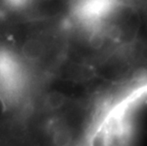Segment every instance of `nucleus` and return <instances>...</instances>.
<instances>
[{
    "instance_id": "1",
    "label": "nucleus",
    "mask_w": 147,
    "mask_h": 146,
    "mask_svg": "<svg viewBox=\"0 0 147 146\" xmlns=\"http://www.w3.org/2000/svg\"><path fill=\"white\" fill-rule=\"evenodd\" d=\"M45 49V44L43 41L37 38H30L24 42L21 52L28 61L36 62L43 57Z\"/></svg>"
},
{
    "instance_id": "2",
    "label": "nucleus",
    "mask_w": 147,
    "mask_h": 146,
    "mask_svg": "<svg viewBox=\"0 0 147 146\" xmlns=\"http://www.w3.org/2000/svg\"><path fill=\"white\" fill-rule=\"evenodd\" d=\"M67 102V97L61 92H49L45 98V105L48 109L54 111L62 108Z\"/></svg>"
},
{
    "instance_id": "4",
    "label": "nucleus",
    "mask_w": 147,
    "mask_h": 146,
    "mask_svg": "<svg viewBox=\"0 0 147 146\" xmlns=\"http://www.w3.org/2000/svg\"><path fill=\"white\" fill-rule=\"evenodd\" d=\"M44 1H51V0H44Z\"/></svg>"
},
{
    "instance_id": "3",
    "label": "nucleus",
    "mask_w": 147,
    "mask_h": 146,
    "mask_svg": "<svg viewBox=\"0 0 147 146\" xmlns=\"http://www.w3.org/2000/svg\"><path fill=\"white\" fill-rule=\"evenodd\" d=\"M53 142L58 145H67L72 142V134L68 129L62 128L56 130L53 135Z\"/></svg>"
}]
</instances>
